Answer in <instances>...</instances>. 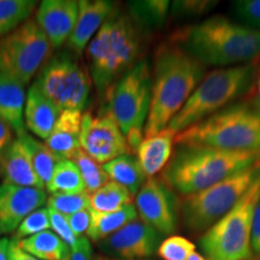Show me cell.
Returning <instances> with one entry per match:
<instances>
[{
	"mask_svg": "<svg viewBox=\"0 0 260 260\" xmlns=\"http://www.w3.org/2000/svg\"><path fill=\"white\" fill-rule=\"evenodd\" d=\"M161 235L142 220L135 219L99 242L102 254L128 260H145L158 251Z\"/></svg>",
	"mask_w": 260,
	"mask_h": 260,
	"instance_id": "obj_14",
	"label": "cell"
},
{
	"mask_svg": "<svg viewBox=\"0 0 260 260\" xmlns=\"http://www.w3.org/2000/svg\"><path fill=\"white\" fill-rule=\"evenodd\" d=\"M174 142L230 152H260V103L232 104L178 133Z\"/></svg>",
	"mask_w": 260,
	"mask_h": 260,
	"instance_id": "obj_5",
	"label": "cell"
},
{
	"mask_svg": "<svg viewBox=\"0 0 260 260\" xmlns=\"http://www.w3.org/2000/svg\"><path fill=\"white\" fill-rule=\"evenodd\" d=\"M52 47L35 18L0 39V75L28 84L50 59Z\"/></svg>",
	"mask_w": 260,
	"mask_h": 260,
	"instance_id": "obj_11",
	"label": "cell"
},
{
	"mask_svg": "<svg viewBox=\"0 0 260 260\" xmlns=\"http://www.w3.org/2000/svg\"><path fill=\"white\" fill-rule=\"evenodd\" d=\"M47 201L44 188L0 184V228L3 233L16 232L29 214L41 209Z\"/></svg>",
	"mask_w": 260,
	"mask_h": 260,
	"instance_id": "obj_15",
	"label": "cell"
},
{
	"mask_svg": "<svg viewBox=\"0 0 260 260\" xmlns=\"http://www.w3.org/2000/svg\"><path fill=\"white\" fill-rule=\"evenodd\" d=\"M234 14L246 27L260 30V0H239L233 3Z\"/></svg>",
	"mask_w": 260,
	"mask_h": 260,
	"instance_id": "obj_35",
	"label": "cell"
},
{
	"mask_svg": "<svg viewBox=\"0 0 260 260\" xmlns=\"http://www.w3.org/2000/svg\"><path fill=\"white\" fill-rule=\"evenodd\" d=\"M175 134L162 130L159 134L145 138L136 149V158L147 177H154L167 167L172 154Z\"/></svg>",
	"mask_w": 260,
	"mask_h": 260,
	"instance_id": "obj_22",
	"label": "cell"
},
{
	"mask_svg": "<svg viewBox=\"0 0 260 260\" xmlns=\"http://www.w3.org/2000/svg\"><path fill=\"white\" fill-rule=\"evenodd\" d=\"M259 96H260V83H259Z\"/></svg>",
	"mask_w": 260,
	"mask_h": 260,
	"instance_id": "obj_48",
	"label": "cell"
},
{
	"mask_svg": "<svg viewBox=\"0 0 260 260\" xmlns=\"http://www.w3.org/2000/svg\"><path fill=\"white\" fill-rule=\"evenodd\" d=\"M138 210L134 204L126 205L113 212H96L90 210V224L87 237L90 241L99 243L126 224L138 219Z\"/></svg>",
	"mask_w": 260,
	"mask_h": 260,
	"instance_id": "obj_23",
	"label": "cell"
},
{
	"mask_svg": "<svg viewBox=\"0 0 260 260\" xmlns=\"http://www.w3.org/2000/svg\"><path fill=\"white\" fill-rule=\"evenodd\" d=\"M260 152H230L204 146H178L162 169L161 180L172 191L187 197L252 167Z\"/></svg>",
	"mask_w": 260,
	"mask_h": 260,
	"instance_id": "obj_3",
	"label": "cell"
},
{
	"mask_svg": "<svg viewBox=\"0 0 260 260\" xmlns=\"http://www.w3.org/2000/svg\"><path fill=\"white\" fill-rule=\"evenodd\" d=\"M48 213H50V223L53 233L56 234L59 239L63 240L70 248H73V247L76 245L79 237L74 235L73 230L70 229L69 223H68L67 220V217L51 209H48Z\"/></svg>",
	"mask_w": 260,
	"mask_h": 260,
	"instance_id": "obj_37",
	"label": "cell"
},
{
	"mask_svg": "<svg viewBox=\"0 0 260 260\" xmlns=\"http://www.w3.org/2000/svg\"><path fill=\"white\" fill-rule=\"evenodd\" d=\"M260 198V177L229 212L203 234L199 245L207 260H247L253 258V213Z\"/></svg>",
	"mask_w": 260,
	"mask_h": 260,
	"instance_id": "obj_8",
	"label": "cell"
},
{
	"mask_svg": "<svg viewBox=\"0 0 260 260\" xmlns=\"http://www.w3.org/2000/svg\"><path fill=\"white\" fill-rule=\"evenodd\" d=\"M93 260H128V259L113 258V256H109V255H105V254H95L93 256Z\"/></svg>",
	"mask_w": 260,
	"mask_h": 260,
	"instance_id": "obj_44",
	"label": "cell"
},
{
	"mask_svg": "<svg viewBox=\"0 0 260 260\" xmlns=\"http://www.w3.org/2000/svg\"><path fill=\"white\" fill-rule=\"evenodd\" d=\"M14 134L15 130L12 129V126L0 117V153L14 141Z\"/></svg>",
	"mask_w": 260,
	"mask_h": 260,
	"instance_id": "obj_41",
	"label": "cell"
},
{
	"mask_svg": "<svg viewBox=\"0 0 260 260\" xmlns=\"http://www.w3.org/2000/svg\"><path fill=\"white\" fill-rule=\"evenodd\" d=\"M171 5L168 0H147V2H130V18L138 28L154 30L165 23Z\"/></svg>",
	"mask_w": 260,
	"mask_h": 260,
	"instance_id": "obj_27",
	"label": "cell"
},
{
	"mask_svg": "<svg viewBox=\"0 0 260 260\" xmlns=\"http://www.w3.org/2000/svg\"><path fill=\"white\" fill-rule=\"evenodd\" d=\"M77 17L79 2L76 0H44L39 5L35 21L56 50L70 39Z\"/></svg>",
	"mask_w": 260,
	"mask_h": 260,
	"instance_id": "obj_16",
	"label": "cell"
},
{
	"mask_svg": "<svg viewBox=\"0 0 260 260\" xmlns=\"http://www.w3.org/2000/svg\"><path fill=\"white\" fill-rule=\"evenodd\" d=\"M103 169L109 178L125 187L133 194V197L139 193L148 178L141 169L138 158L133 154H124L113 159L104 164Z\"/></svg>",
	"mask_w": 260,
	"mask_h": 260,
	"instance_id": "obj_24",
	"label": "cell"
},
{
	"mask_svg": "<svg viewBox=\"0 0 260 260\" xmlns=\"http://www.w3.org/2000/svg\"><path fill=\"white\" fill-rule=\"evenodd\" d=\"M140 52L138 25L130 16L115 11L86 48L90 77L100 96L138 63Z\"/></svg>",
	"mask_w": 260,
	"mask_h": 260,
	"instance_id": "obj_4",
	"label": "cell"
},
{
	"mask_svg": "<svg viewBox=\"0 0 260 260\" xmlns=\"http://www.w3.org/2000/svg\"><path fill=\"white\" fill-rule=\"evenodd\" d=\"M70 160H73L74 164L79 169L84 182V187H86V193L89 195L100 189L104 184L109 182L110 178L103 169V165H100L92 157H89L83 149L80 148Z\"/></svg>",
	"mask_w": 260,
	"mask_h": 260,
	"instance_id": "obj_31",
	"label": "cell"
},
{
	"mask_svg": "<svg viewBox=\"0 0 260 260\" xmlns=\"http://www.w3.org/2000/svg\"><path fill=\"white\" fill-rule=\"evenodd\" d=\"M135 206L142 222L157 230L160 235L171 236L176 232L180 205L177 204L174 191L161 178H147L135 195Z\"/></svg>",
	"mask_w": 260,
	"mask_h": 260,
	"instance_id": "obj_13",
	"label": "cell"
},
{
	"mask_svg": "<svg viewBox=\"0 0 260 260\" xmlns=\"http://www.w3.org/2000/svg\"><path fill=\"white\" fill-rule=\"evenodd\" d=\"M8 260H39L27 253L21 248L18 241L16 240H10V245L8 249Z\"/></svg>",
	"mask_w": 260,
	"mask_h": 260,
	"instance_id": "obj_42",
	"label": "cell"
},
{
	"mask_svg": "<svg viewBox=\"0 0 260 260\" xmlns=\"http://www.w3.org/2000/svg\"><path fill=\"white\" fill-rule=\"evenodd\" d=\"M187 260H207L205 256L199 252H193L191 254L188 256Z\"/></svg>",
	"mask_w": 260,
	"mask_h": 260,
	"instance_id": "obj_45",
	"label": "cell"
},
{
	"mask_svg": "<svg viewBox=\"0 0 260 260\" xmlns=\"http://www.w3.org/2000/svg\"><path fill=\"white\" fill-rule=\"evenodd\" d=\"M204 76V65L177 42H169L158 48L152 74L151 105L144 130L145 138L167 129Z\"/></svg>",
	"mask_w": 260,
	"mask_h": 260,
	"instance_id": "obj_1",
	"label": "cell"
},
{
	"mask_svg": "<svg viewBox=\"0 0 260 260\" xmlns=\"http://www.w3.org/2000/svg\"><path fill=\"white\" fill-rule=\"evenodd\" d=\"M152 73L148 61L140 59L128 73L112 84L104 99L119 129L125 136L130 152L144 140V130L149 112Z\"/></svg>",
	"mask_w": 260,
	"mask_h": 260,
	"instance_id": "obj_7",
	"label": "cell"
},
{
	"mask_svg": "<svg viewBox=\"0 0 260 260\" xmlns=\"http://www.w3.org/2000/svg\"><path fill=\"white\" fill-rule=\"evenodd\" d=\"M247 260H256L255 258H251V259H247Z\"/></svg>",
	"mask_w": 260,
	"mask_h": 260,
	"instance_id": "obj_47",
	"label": "cell"
},
{
	"mask_svg": "<svg viewBox=\"0 0 260 260\" xmlns=\"http://www.w3.org/2000/svg\"><path fill=\"white\" fill-rule=\"evenodd\" d=\"M172 41L205 68H230L254 60L260 54V30L234 23L223 16H212L181 29Z\"/></svg>",
	"mask_w": 260,
	"mask_h": 260,
	"instance_id": "obj_2",
	"label": "cell"
},
{
	"mask_svg": "<svg viewBox=\"0 0 260 260\" xmlns=\"http://www.w3.org/2000/svg\"><path fill=\"white\" fill-rule=\"evenodd\" d=\"M252 253L253 258L260 260V198L256 203V206L253 213V223H252Z\"/></svg>",
	"mask_w": 260,
	"mask_h": 260,
	"instance_id": "obj_40",
	"label": "cell"
},
{
	"mask_svg": "<svg viewBox=\"0 0 260 260\" xmlns=\"http://www.w3.org/2000/svg\"><path fill=\"white\" fill-rule=\"evenodd\" d=\"M25 86L12 77L0 75V117L4 118L19 136L25 133Z\"/></svg>",
	"mask_w": 260,
	"mask_h": 260,
	"instance_id": "obj_21",
	"label": "cell"
},
{
	"mask_svg": "<svg viewBox=\"0 0 260 260\" xmlns=\"http://www.w3.org/2000/svg\"><path fill=\"white\" fill-rule=\"evenodd\" d=\"M60 116V110L40 92L37 84L28 90L24 107V125L37 138L46 140Z\"/></svg>",
	"mask_w": 260,
	"mask_h": 260,
	"instance_id": "obj_19",
	"label": "cell"
},
{
	"mask_svg": "<svg viewBox=\"0 0 260 260\" xmlns=\"http://www.w3.org/2000/svg\"><path fill=\"white\" fill-rule=\"evenodd\" d=\"M116 6L107 0H81L76 27L68 40V46L76 54L86 50L94 35L99 31L106 19L113 15Z\"/></svg>",
	"mask_w": 260,
	"mask_h": 260,
	"instance_id": "obj_17",
	"label": "cell"
},
{
	"mask_svg": "<svg viewBox=\"0 0 260 260\" xmlns=\"http://www.w3.org/2000/svg\"><path fill=\"white\" fill-rule=\"evenodd\" d=\"M0 176L3 183L45 189L44 183L35 174L30 155L18 138L0 153Z\"/></svg>",
	"mask_w": 260,
	"mask_h": 260,
	"instance_id": "obj_18",
	"label": "cell"
},
{
	"mask_svg": "<svg viewBox=\"0 0 260 260\" xmlns=\"http://www.w3.org/2000/svg\"><path fill=\"white\" fill-rule=\"evenodd\" d=\"M45 188L50 194H80L86 191L79 169L70 159H61L58 162L51 181Z\"/></svg>",
	"mask_w": 260,
	"mask_h": 260,
	"instance_id": "obj_28",
	"label": "cell"
},
{
	"mask_svg": "<svg viewBox=\"0 0 260 260\" xmlns=\"http://www.w3.org/2000/svg\"><path fill=\"white\" fill-rule=\"evenodd\" d=\"M2 234H4V233H3V230H2V228H0V235H2Z\"/></svg>",
	"mask_w": 260,
	"mask_h": 260,
	"instance_id": "obj_46",
	"label": "cell"
},
{
	"mask_svg": "<svg viewBox=\"0 0 260 260\" xmlns=\"http://www.w3.org/2000/svg\"><path fill=\"white\" fill-rule=\"evenodd\" d=\"M80 147L100 165L132 154L125 136L106 107L98 115L89 111L82 113Z\"/></svg>",
	"mask_w": 260,
	"mask_h": 260,
	"instance_id": "obj_12",
	"label": "cell"
},
{
	"mask_svg": "<svg viewBox=\"0 0 260 260\" xmlns=\"http://www.w3.org/2000/svg\"><path fill=\"white\" fill-rule=\"evenodd\" d=\"M37 6L35 0H0V39L25 23Z\"/></svg>",
	"mask_w": 260,
	"mask_h": 260,
	"instance_id": "obj_29",
	"label": "cell"
},
{
	"mask_svg": "<svg viewBox=\"0 0 260 260\" xmlns=\"http://www.w3.org/2000/svg\"><path fill=\"white\" fill-rule=\"evenodd\" d=\"M10 240L6 237L0 239V260H8V249Z\"/></svg>",
	"mask_w": 260,
	"mask_h": 260,
	"instance_id": "obj_43",
	"label": "cell"
},
{
	"mask_svg": "<svg viewBox=\"0 0 260 260\" xmlns=\"http://www.w3.org/2000/svg\"><path fill=\"white\" fill-rule=\"evenodd\" d=\"M82 111L65 110L60 112L50 136L45 145L61 159H71L80 147V133Z\"/></svg>",
	"mask_w": 260,
	"mask_h": 260,
	"instance_id": "obj_20",
	"label": "cell"
},
{
	"mask_svg": "<svg viewBox=\"0 0 260 260\" xmlns=\"http://www.w3.org/2000/svg\"><path fill=\"white\" fill-rule=\"evenodd\" d=\"M253 77L254 68L247 64L210 71L171 119L167 130L176 135L232 105L233 102L248 92Z\"/></svg>",
	"mask_w": 260,
	"mask_h": 260,
	"instance_id": "obj_6",
	"label": "cell"
},
{
	"mask_svg": "<svg viewBox=\"0 0 260 260\" xmlns=\"http://www.w3.org/2000/svg\"><path fill=\"white\" fill-rule=\"evenodd\" d=\"M17 138L21 140L29 155H30V160L35 174L40 178L44 186L46 187L48 182L51 181L54 169H56L58 162L61 160V158L54 154L45 145V142L39 141L34 136L29 135L27 132L17 136Z\"/></svg>",
	"mask_w": 260,
	"mask_h": 260,
	"instance_id": "obj_26",
	"label": "cell"
},
{
	"mask_svg": "<svg viewBox=\"0 0 260 260\" xmlns=\"http://www.w3.org/2000/svg\"><path fill=\"white\" fill-rule=\"evenodd\" d=\"M260 177V159L252 167L213 184L207 189L187 195L180 204V214L188 232L209 230L229 212Z\"/></svg>",
	"mask_w": 260,
	"mask_h": 260,
	"instance_id": "obj_9",
	"label": "cell"
},
{
	"mask_svg": "<svg viewBox=\"0 0 260 260\" xmlns=\"http://www.w3.org/2000/svg\"><path fill=\"white\" fill-rule=\"evenodd\" d=\"M48 209L59 212L63 216L79 212V211L90 209V198L88 193L80 194H51L47 198Z\"/></svg>",
	"mask_w": 260,
	"mask_h": 260,
	"instance_id": "obj_32",
	"label": "cell"
},
{
	"mask_svg": "<svg viewBox=\"0 0 260 260\" xmlns=\"http://www.w3.org/2000/svg\"><path fill=\"white\" fill-rule=\"evenodd\" d=\"M193 252L194 243L180 235H171L162 240L157 251L161 260H187Z\"/></svg>",
	"mask_w": 260,
	"mask_h": 260,
	"instance_id": "obj_33",
	"label": "cell"
},
{
	"mask_svg": "<svg viewBox=\"0 0 260 260\" xmlns=\"http://www.w3.org/2000/svg\"><path fill=\"white\" fill-rule=\"evenodd\" d=\"M75 52L56 54L39 71L35 84L40 92L61 111L82 110L88 103L92 77Z\"/></svg>",
	"mask_w": 260,
	"mask_h": 260,
	"instance_id": "obj_10",
	"label": "cell"
},
{
	"mask_svg": "<svg viewBox=\"0 0 260 260\" xmlns=\"http://www.w3.org/2000/svg\"><path fill=\"white\" fill-rule=\"evenodd\" d=\"M50 228L51 223L48 209H39L29 214L27 218L19 224V226L14 233V239L12 240L19 241V240L37 235L39 233L46 232Z\"/></svg>",
	"mask_w": 260,
	"mask_h": 260,
	"instance_id": "obj_34",
	"label": "cell"
},
{
	"mask_svg": "<svg viewBox=\"0 0 260 260\" xmlns=\"http://www.w3.org/2000/svg\"><path fill=\"white\" fill-rule=\"evenodd\" d=\"M93 248L87 236L77 239L76 245L70 248V253L64 260H93Z\"/></svg>",
	"mask_w": 260,
	"mask_h": 260,
	"instance_id": "obj_39",
	"label": "cell"
},
{
	"mask_svg": "<svg viewBox=\"0 0 260 260\" xmlns=\"http://www.w3.org/2000/svg\"><path fill=\"white\" fill-rule=\"evenodd\" d=\"M216 2H201V0H189V2H175L171 5L172 15L181 17H193V16L203 15L213 8Z\"/></svg>",
	"mask_w": 260,
	"mask_h": 260,
	"instance_id": "obj_36",
	"label": "cell"
},
{
	"mask_svg": "<svg viewBox=\"0 0 260 260\" xmlns=\"http://www.w3.org/2000/svg\"><path fill=\"white\" fill-rule=\"evenodd\" d=\"M65 217H67L70 229L73 230L74 235L76 237L84 236V234L88 232L90 224V209L79 211V212Z\"/></svg>",
	"mask_w": 260,
	"mask_h": 260,
	"instance_id": "obj_38",
	"label": "cell"
},
{
	"mask_svg": "<svg viewBox=\"0 0 260 260\" xmlns=\"http://www.w3.org/2000/svg\"><path fill=\"white\" fill-rule=\"evenodd\" d=\"M90 210L96 212H113L126 205L133 204V194L125 187L109 181L106 184L89 195Z\"/></svg>",
	"mask_w": 260,
	"mask_h": 260,
	"instance_id": "obj_30",
	"label": "cell"
},
{
	"mask_svg": "<svg viewBox=\"0 0 260 260\" xmlns=\"http://www.w3.org/2000/svg\"><path fill=\"white\" fill-rule=\"evenodd\" d=\"M18 245L39 260H64L70 253V247L51 230L19 240Z\"/></svg>",
	"mask_w": 260,
	"mask_h": 260,
	"instance_id": "obj_25",
	"label": "cell"
}]
</instances>
